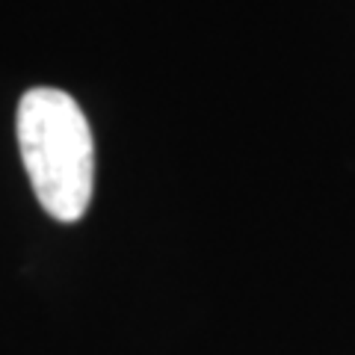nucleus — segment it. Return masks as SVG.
Here are the masks:
<instances>
[{"label":"nucleus","instance_id":"obj_1","mask_svg":"<svg viewBox=\"0 0 355 355\" xmlns=\"http://www.w3.org/2000/svg\"><path fill=\"white\" fill-rule=\"evenodd\" d=\"M18 146L39 205L60 222H77L92 202L95 146L77 101L39 86L18 104Z\"/></svg>","mask_w":355,"mask_h":355}]
</instances>
